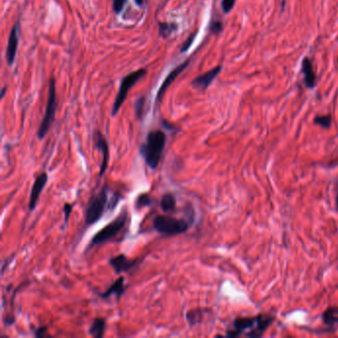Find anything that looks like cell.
I'll return each instance as SVG.
<instances>
[{
	"label": "cell",
	"instance_id": "obj_1",
	"mask_svg": "<svg viewBox=\"0 0 338 338\" xmlns=\"http://www.w3.org/2000/svg\"><path fill=\"white\" fill-rule=\"evenodd\" d=\"M274 318L266 314H260L256 317H243L236 319L231 329L226 333L228 338H238L244 335L246 338H261L264 333L272 326Z\"/></svg>",
	"mask_w": 338,
	"mask_h": 338
},
{
	"label": "cell",
	"instance_id": "obj_2",
	"mask_svg": "<svg viewBox=\"0 0 338 338\" xmlns=\"http://www.w3.org/2000/svg\"><path fill=\"white\" fill-rule=\"evenodd\" d=\"M166 143L167 136L165 132L158 129L150 131L147 135L146 141L141 145L140 154L148 167L152 170H156L159 166Z\"/></svg>",
	"mask_w": 338,
	"mask_h": 338
},
{
	"label": "cell",
	"instance_id": "obj_3",
	"mask_svg": "<svg viewBox=\"0 0 338 338\" xmlns=\"http://www.w3.org/2000/svg\"><path fill=\"white\" fill-rule=\"evenodd\" d=\"M108 188L104 186L98 194L93 195L89 199L85 210L84 228H88L92 224L96 223L104 214L106 206L108 209Z\"/></svg>",
	"mask_w": 338,
	"mask_h": 338
},
{
	"label": "cell",
	"instance_id": "obj_4",
	"mask_svg": "<svg viewBox=\"0 0 338 338\" xmlns=\"http://www.w3.org/2000/svg\"><path fill=\"white\" fill-rule=\"evenodd\" d=\"M128 219V211L126 209H123L122 212L110 223L105 225L102 229H100L90 240L86 250H89L90 248L103 244L114 237H116L125 227Z\"/></svg>",
	"mask_w": 338,
	"mask_h": 338
},
{
	"label": "cell",
	"instance_id": "obj_5",
	"mask_svg": "<svg viewBox=\"0 0 338 338\" xmlns=\"http://www.w3.org/2000/svg\"><path fill=\"white\" fill-rule=\"evenodd\" d=\"M193 224L187 218H176L168 215H157L153 219V227L160 234L179 235L186 233Z\"/></svg>",
	"mask_w": 338,
	"mask_h": 338
},
{
	"label": "cell",
	"instance_id": "obj_6",
	"mask_svg": "<svg viewBox=\"0 0 338 338\" xmlns=\"http://www.w3.org/2000/svg\"><path fill=\"white\" fill-rule=\"evenodd\" d=\"M57 109V91H56V81L54 78H51L49 81V92L45 114L43 120L40 124V127L37 132V136L40 140H43L48 134L54 120L55 113Z\"/></svg>",
	"mask_w": 338,
	"mask_h": 338
},
{
	"label": "cell",
	"instance_id": "obj_7",
	"mask_svg": "<svg viewBox=\"0 0 338 338\" xmlns=\"http://www.w3.org/2000/svg\"><path fill=\"white\" fill-rule=\"evenodd\" d=\"M146 73H147V69L146 68H139V69H137L135 71H132L131 73L127 74L126 76H124L121 79L119 90H118V93L116 95V98H115L113 106H112V116H115L119 112L122 104L124 103V101H125V99L127 97V94H128L130 88L141 77L146 75Z\"/></svg>",
	"mask_w": 338,
	"mask_h": 338
},
{
	"label": "cell",
	"instance_id": "obj_8",
	"mask_svg": "<svg viewBox=\"0 0 338 338\" xmlns=\"http://www.w3.org/2000/svg\"><path fill=\"white\" fill-rule=\"evenodd\" d=\"M93 140H94V148L101 152L102 154V162L100 165V170H99V177H103V175L106 172L107 166H108V160H109V148H108V143L103 136V134L100 131H95L93 135Z\"/></svg>",
	"mask_w": 338,
	"mask_h": 338
},
{
	"label": "cell",
	"instance_id": "obj_9",
	"mask_svg": "<svg viewBox=\"0 0 338 338\" xmlns=\"http://www.w3.org/2000/svg\"><path fill=\"white\" fill-rule=\"evenodd\" d=\"M19 33H20V26H19V21H17L9 34L8 44L6 48V60L9 66H12L16 59V54H17V49H18V44H19Z\"/></svg>",
	"mask_w": 338,
	"mask_h": 338
},
{
	"label": "cell",
	"instance_id": "obj_10",
	"mask_svg": "<svg viewBox=\"0 0 338 338\" xmlns=\"http://www.w3.org/2000/svg\"><path fill=\"white\" fill-rule=\"evenodd\" d=\"M47 183H48V175L46 173H41L34 181V184L31 189L30 198H29V210L30 211H33L36 208L40 195L42 194Z\"/></svg>",
	"mask_w": 338,
	"mask_h": 338
},
{
	"label": "cell",
	"instance_id": "obj_11",
	"mask_svg": "<svg viewBox=\"0 0 338 338\" xmlns=\"http://www.w3.org/2000/svg\"><path fill=\"white\" fill-rule=\"evenodd\" d=\"M189 64H190V60H187L185 61L184 63H182L181 65H179L178 67H176L169 74L168 76L165 78L164 82L162 83V85L160 86L159 90H158V93H157V96H156V103H158V101H161V99L163 98L165 92L167 91V89L169 88V86L175 81V79L189 67Z\"/></svg>",
	"mask_w": 338,
	"mask_h": 338
},
{
	"label": "cell",
	"instance_id": "obj_12",
	"mask_svg": "<svg viewBox=\"0 0 338 338\" xmlns=\"http://www.w3.org/2000/svg\"><path fill=\"white\" fill-rule=\"evenodd\" d=\"M222 67L221 66H217L214 68L206 71L205 73L199 75L198 77H196L193 81H192V85L200 90H205L211 83L212 81L215 79V77L219 74V72L221 71Z\"/></svg>",
	"mask_w": 338,
	"mask_h": 338
},
{
	"label": "cell",
	"instance_id": "obj_13",
	"mask_svg": "<svg viewBox=\"0 0 338 338\" xmlns=\"http://www.w3.org/2000/svg\"><path fill=\"white\" fill-rule=\"evenodd\" d=\"M140 262V261H139ZM138 261L136 260H130L128 259L124 254H119L115 257L110 258L109 260V264L111 265V267L113 268V270L115 271L116 274H121L124 272H128L131 269H133L138 263Z\"/></svg>",
	"mask_w": 338,
	"mask_h": 338
},
{
	"label": "cell",
	"instance_id": "obj_14",
	"mask_svg": "<svg viewBox=\"0 0 338 338\" xmlns=\"http://www.w3.org/2000/svg\"><path fill=\"white\" fill-rule=\"evenodd\" d=\"M302 71L304 74L305 84L308 88H314L317 84V75L314 69L313 62L309 58H305L302 63Z\"/></svg>",
	"mask_w": 338,
	"mask_h": 338
},
{
	"label": "cell",
	"instance_id": "obj_15",
	"mask_svg": "<svg viewBox=\"0 0 338 338\" xmlns=\"http://www.w3.org/2000/svg\"><path fill=\"white\" fill-rule=\"evenodd\" d=\"M124 277H119L112 285L110 288H108L104 293L99 294V297L102 299H108L112 295L116 297V299H120L121 296L125 293L126 287L124 285Z\"/></svg>",
	"mask_w": 338,
	"mask_h": 338
},
{
	"label": "cell",
	"instance_id": "obj_16",
	"mask_svg": "<svg viewBox=\"0 0 338 338\" xmlns=\"http://www.w3.org/2000/svg\"><path fill=\"white\" fill-rule=\"evenodd\" d=\"M177 205L176 196L172 193H166L163 195L160 201V207L164 212H171L175 210Z\"/></svg>",
	"mask_w": 338,
	"mask_h": 338
},
{
	"label": "cell",
	"instance_id": "obj_17",
	"mask_svg": "<svg viewBox=\"0 0 338 338\" xmlns=\"http://www.w3.org/2000/svg\"><path fill=\"white\" fill-rule=\"evenodd\" d=\"M106 330V322L104 319H95L90 327L88 333L95 338H101L103 337Z\"/></svg>",
	"mask_w": 338,
	"mask_h": 338
},
{
	"label": "cell",
	"instance_id": "obj_18",
	"mask_svg": "<svg viewBox=\"0 0 338 338\" xmlns=\"http://www.w3.org/2000/svg\"><path fill=\"white\" fill-rule=\"evenodd\" d=\"M323 321L328 326L338 327V307L329 308L323 314Z\"/></svg>",
	"mask_w": 338,
	"mask_h": 338
},
{
	"label": "cell",
	"instance_id": "obj_19",
	"mask_svg": "<svg viewBox=\"0 0 338 338\" xmlns=\"http://www.w3.org/2000/svg\"><path fill=\"white\" fill-rule=\"evenodd\" d=\"M186 318H187V321L190 324V326L194 327V326H197V325H199V324H201L203 322V312L201 309L192 310V311H189L187 313Z\"/></svg>",
	"mask_w": 338,
	"mask_h": 338
},
{
	"label": "cell",
	"instance_id": "obj_20",
	"mask_svg": "<svg viewBox=\"0 0 338 338\" xmlns=\"http://www.w3.org/2000/svg\"><path fill=\"white\" fill-rule=\"evenodd\" d=\"M177 29H178V25L175 23L159 22V35L162 38L170 37Z\"/></svg>",
	"mask_w": 338,
	"mask_h": 338
},
{
	"label": "cell",
	"instance_id": "obj_21",
	"mask_svg": "<svg viewBox=\"0 0 338 338\" xmlns=\"http://www.w3.org/2000/svg\"><path fill=\"white\" fill-rule=\"evenodd\" d=\"M152 203H153V199L148 194H142L136 199L135 207L137 210H140L142 208L150 206Z\"/></svg>",
	"mask_w": 338,
	"mask_h": 338
},
{
	"label": "cell",
	"instance_id": "obj_22",
	"mask_svg": "<svg viewBox=\"0 0 338 338\" xmlns=\"http://www.w3.org/2000/svg\"><path fill=\"white\" fill-rule=\"evenodd\" d=\"M314 123L317 124V125H320L322 126L323 128H326V129H329L331 128L332 126V123H333V117L331 114H327V115H320V116H317L314 120Z\"/></svg>",
	"mask_w": 338,
	"mask_h": 338
},
{
	"label": "cell",
	"instance_id": "obj_23",
	"mask_svg": "<svg viewBox=\"0 0 338 338\" xmlns=\"http://www.w3.org/2000/svg\"><path fill=\"white\" fill-rule=\"evenodd\" d=\"M144 105H145V97L141 96L139 97L135 103H134V108H135V113L137 118L141 119L143 115V110H144Z\"/></svg>",
	"mask_w": 338,
	"mask_h": 338
},
{
	"label": "cell",
	"instance_id": "obj_24",
	"mask_svg": "<svg viewBox=\"0 0 338 338\" xmlns=\"http://www.w3.org/2000/svg\"><path fill=\"white\" fill-rule=\"evenodd\" d=\"M223 30V25L222 22L219 20H214L210 23L209 26V31L212 34H219Z\"/></svg>",
	"mask_w": 338,
	"mask_h": 338
},
{
	"label": "cell",
	"instance_id": "obj_25",
	"mask_svg": "<svg viewBox=\"0 0 338 338\" xmlns=\"http://www.w3.org/2000/svg\"><path fill=\"white\" fill-rule=\"evenodd\" d=\"M235 1L236 0H222L221 7H222V10L225 14H228L233 9V7L235 5Z\"/></svg>",
	"mask_w": 338,
	"mask_h": 338
},
{
	"label": "cell",
	"instance_id": "obj_26",
	"mask_svg": "<svg viewBox=\"0 0 338 338\" xmlns=\"http://www.w3.org/2000/svg\"><path fill=\"white\" fill-rule=\"evenodd\" d=\"M196 37H197V33H194V34H192V35L186 40V42L183 44V46H182V48H181V52H182V53L187 52V51L191 48V46H192V44L194 43Z\"/></svg>",
	"mask_w": 338,
	"mask_h": 338
},
{
	"label": "cell",
	"instance_id": "obj_27",
	"mask_svg": "<svg viewBox=\"0 0 338 338\" xmlns=\"http://www.w3.org/2000/svg\"><path fill=\"white\" fill-rule=\"evenodd\" d=\"M126 1L127 0H113L112 7H113L114 12L119 14L123 10V8H124V6L126 4Z\"/></svg>",
	"mask_w": 338,
	"mask_h": 338
},
{
	"label": "cell",
	"instance_id": "obj_28",
	"mask_svg": "<svg viewBox=\"0 0 338 338\" xmlns=\"http://www.w3.org/2000/svg\"><path fill=\"white\" fill-rule=\"evenodd\" d=\"M120 196L118 195V194H113V196L111 197V200H110V202H109V203H108V210L110 211V210H113L116 206H117V204L119 203V201H120Z\"/></svg>",
	"mask_w": 338,
	"mask_h": 338
},
{
	"label": "cell",
	"instance_id": "obj_29",
	"mask_svg": "<svg viewBox=\"0 0 338 338\" xmlns=\"http://www.w3.org/2000/svg\"><path fill=\"white\" fill-rule=\"evenodd\" d=\"M72 204L70 203H65L64 204V214H65V223L67 224L68 219H69V215L71 213V210H72Z\"/></svg>",
	"mask_w": 338,
	"mask_h": 338
},
{
	"label": "cell",
	"instance_id": "obj_30",
	"mask_svg": "<svg viewBox=\"0 0 338 338\" xmlns=\"http://www.w3.org/2000/svg\"><path fill=\"white\" fill-rule=\"evenodd\" d=\"M34 336L36 338H45V337H47L48 336V328L47 327H42V328L37 329L34 332Z\"/></svg>",
	"mask_w": 338,
	"mask_h": 338
},
{
	"label": "cell",
	"instance_id": "obj_31",
	"mask_svg": "<svg viewBox=\"0 0 338 338\" xmlns=\"http://www.w3.org/2000/svg\"><path fill=\"white\" fill-rule=\"evenodd\" d=\"M134 1L138 6H142L143 3H144V0H134Z\"/></svg>",
	"mask_w": 338,
	"mask_h": 338
},
{
	"label": "cell",
	"instance_id": "obj_32",
	"mask_svg": "<svg viewBox=\"0 0 338 338\" xmlns=\"http://www.w3.org/2000/svg\"><path fill=\"white\" fill-rule=\"evenodd\" d=\"M5 91H6V86H4V87L2 88V92H1V96H2V97L4 96V94H5Z\"/></svg>",
	"mask_w": 338,
	"mask_h": 338
}]
</instances>
